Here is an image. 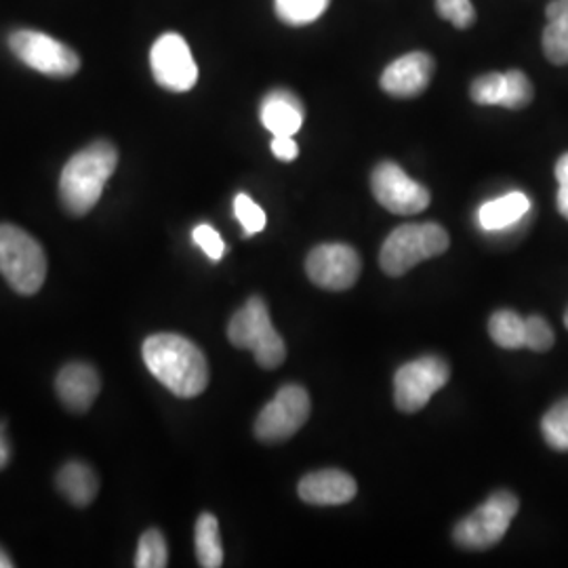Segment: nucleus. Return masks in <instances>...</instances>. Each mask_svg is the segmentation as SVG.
Wrapping results in <instances>:
<instances>
[{
    "label": "nucleus",
    "instance_id": "obj_25",
    "mask_svg": "<svg viewBox=\"0 0 568 568\" xmlns=\"http://www.w3.org/2000/svg\"><path fill=\"white\" fill-rule=\"evenodd\" d=\"M169 565V549L164 541L163 532L156 528L145 530L138 546L135 567L138 568H164Z\"/></svg>",
    "mask_w": 568,
    "mask_h": 568
},
{
    "label": "nucleus",
    "instance_id": "obj_32",
    "mask_svg": "<svg viewBox=\"0 0 568 568\" xmlns=\"http://www.w3.org/2000/svg\"><path fill=\"white\" fill-rule=\"evenodd\" d=\"M9 457H11V448H9V443L4 438V432H2V426H0V469L9 464Z\"/></svg>",
    "mask_w": 568,
    "mask_h": 568
},
{
    "label": "nucleus",
    "instance_id": "obj_10",
    "mask_svg": "<svg viewBox=\"0 0 568 568\" xmlns=\"http://www.w3.org/2000/svg\"><path fill=\"white\" fill-rule=\"evenodd\" d=\"M150 68L154 81L166 91L185 93L199 81V65L192 58L190 44L178 32H166L150 51Z\"/></svg>",
    "mask_w": 568,
    "mask_h": 568
},
{
    "label": "nucleus",
    "instance_id": "obj_28",
    "mask_svg": "<svg viewBox=\"0 0 568 568\" xmlns=\"http://www.w3.org/2000/svg\"><path fill=\"white\" fill-rule=\"evenodd\" d=\"M192 239H194L196 246L203 248L204 255H206L211 262H220V260L224 257V239H222V234H220L213 225H196L194 232H192Z\"/></svg>",
    "mask_w": 568,
    "mask_h": 568
},
{
    "label": "nucleus",
    "instance_id": "obj_31",
    "mask_svg": "<svg viewBox=\"0 0 568 568\" xmlns=\"http://www.w3.org/2000/svg\"><path fill=\"white\" fill-rule=\"evenodd\" d=\"M272 152H274V156H276L278 161L291 163V161L297 159L300 148H297L295 140L288 138V135H274V140H272Z\"/></svg>",
    "mask_w": 568,
    "mask_h": 568
},
{
    "label": "nucleus",
    "instance_id": "obj_21",
    "mask_svg": "<svg viewBox=\"0 0 568 568\" xmlns=\"http://www.w3.org/2000/svg\"><path fill=\"white\" fill-rule=\"evenodd\" d=\"M196 558L204 568H220L224 565V548L220 537V523L213 514L204 511L196 520Z\"/></svg>",
    "mask_w": 568,
    "mask_h": 568
},
{
    "label": "nucleus",
    "instance_id": "obj_22",
    "mask_svg": "<svg viewBox=\"0 0 568 568\" xmlns=\"http://www.w3.org/2000/svg\"><path fill=\"white\" fill-rule=\"evenodd\" d=\"M488 333L493 342L506 349L527 347V321L514 310H499L488 321Z\"/></svg>",
    "mask_w": 568,
    "mask_h": 568
},
{
    "label": "nucleus",
    "instance_id": "obj_18",
    "mask_svg": "<svg viewBox=\"0 0 568 568\" xmlns=\"http://www.w3.org/2000/svg\"><path fill=\"white\" fill-rule=\"evenodd\" d=\"M528 211H530V201L527 194L509 192L501 199L483 204L478 211V222L487 232H499L518 224Z\"/></svg>",
    "mask_w": 568,
    "mask_h": 568
},
{
    "label": "nucleus",
    "instance_id": "obj_17",
    "mask_svg": "<svg viewBox=\"0 0 568 568\" xmlns=\"http://www.w3.org/2000/svg\"><path fill=\"white\" fill-rule=\"evenodd\" d=\"M260 116L272 135L293 138L304 124L305 108L295 93L286 89H274L265 95Z\"/></svg>",
    "mask_w": 568,
    "mask_h": 568
},
{
    "label": "nucleus",
    "instance_id": "obj_14",
    "mask_svg": "<svg viewBox=\"0 0 568 568\" xmlns=\"http://www.w3.org/2000/svg\"><path fill=\"white\" fill-rule=\"evenodd\" d=\"M436 61L426 51H413L392 61L382 74V89L398 100L422 95L434 77Z\"/></svg>",
    "mask_w": 568,
    "mask_h": 568
},
{
    "label": "nucleus",
    "instance_id": "obj_6",
    "mask_svg": "<svg viewBox=\"0 0 568 568\" xmlns=\"http://www.w3.org/2000/svg\"><path fill=\"white\" fill-rule=\"evenodd\" d=\"M520 501L509 490H497L483 506L474 509L455 530L453 539L466 549L495 548L508 532L514 516L518 514Z\"/></svg>",
    "mask_w": 568,
    "mask_h": 568
},
{
    "label": "nucleus",
    "instance_id": "obj_2",
    "mask_svg": "<svg viewBox=\"0 0 568 568\" xmlns=\"http://www.w3.org/2000/svg\"><path fill=\"white\" fill-rule=\"evenodd\" d=\"M119 166V150L114 143L93 142L77 152L61 171L60 199L63 209L77 217L87 215L100 203L103 185Z\"/></svg>",
    "mask_w": 568,
    "mask_h": 568
},
{
    "label": "nucleus",
    "instance_id": "obj_23",
    "mask_svg": "<svg viewBox=\"0 0 568 568\" xmlns=\"http://www.w3.org/2000/svg\"><path fill=\"white\" fill-rule=\"evenodd\" d=\"M331 0H274L278 20L286 26H307L323 18Z\"/></svg>",
    "mask_w": 568,
    "mask_h": 568
},
{
    "label": "nucleus",
    "instance_id": "obj_11",
    "mask_svg": "<svg viewBox=\"0 0 568 568\" xmlns=\"http://www.w3.org/2000/svg\"><path fill=\"white\" fill-rule=\"evenodd\" d=\"M371 190L379 204L396 215H417L429 204L426 185L413 182L398 164L389 161L373 169Z\"/></svg>",
    "mask_w": 568,
    "mask_h": 568
},
{
    "label": "nucleus",
    "instance_id": "obj_29",
    "mask_svg": "<svg viewBox=\"0 0 568 568\" xmlns=\"http://www.w3.org/2000/svg\"><path fill=\"white\" fill-rule=\"evenodd\" d=\"M527 321V347L532 352H548L556 342L554 331L546 318L541 316H528Z\"/></svg>",
    "mask_w": 568,
    "mask_h": 568
},
{
    "label": "nucleus",
    "instance_id": "obj_12",
    "mask_svg": "<svg viewBox=\"0 0 568 568\" xmlns=\"http://www.w3.org/2000/svg\"><path fill=\"white\" fill-rule=\"evenodd\" d=\"M363 270L361 255L349 244L331 243L316 246L305 262L310 281L326 291L352 288Z\"/></svg>",
    "mask_w": 568,
    "mask_h": 568
},
{
    "label": "nucleus",
    "instance_id": "obj_4",
    "mask_svg": "<svg viewBox=\"0 0 568 568\" xmlns=\"http://www.w3.org/2000/svg\"><path fill=\"white\" fill-rule=\"evenodd\" d=\"M227 339L234 347L251 349L257 365L264 368H278L286 358V345L272 325L267 305L262 297H251L232 316L227 325Z\"/></svg>",
    "mask_w": 568,
    "mask_h": 568
},
{
    "label": "nucleus",
    "instance_id": "obj_1",
    "mask_svg": "<svg viewBox=\"0 0 568 568\" xmlns=\"http://www.w3.org/2000/svg\"><path fill=\"white\" fill-rule=\"evenodd\" d=\"M143 363L171 394L194 398L209 386V365L203 349L187 337L159 333L143 342Z\"/></svg>",
    "mask_w": 568,
    "mask_h": 568
},
{
    "label": "nucleus",
    "instance_id": "obj_3",
    "mask_svg": "<svg viewBox=\"0 0 568 568\" xmlns=\"http://www.w3.org/2000/svg\"><path fill=\"white\" fill-rule=\"evenodd\" d=\"M0 274L20 295H34L47 278L41 244L18 225L0 224Z\"/></svg>",
    "mask_w": 568,
    "mask_h": 568
},
{
    "label": "nucleus",
    "instance_id": "obj_19",
    "mask_svg": "<svg viewBox=\"0 0 568 568\" xmlns=\"http://www.w3.org/2000/svg\"><path fill=\"white\" fill-rule=\"evenodd\" d=\"M58 488L72 506L87 508L100 490V480L91 467L81 462H70L58 474Z\"/></svg>",
    "mask_w": 568,
    "mask_h": 568
},
{
    "label": "nucleus",
    "instance_id": "obj_30",
    "mask_svg": "<svg viewBox=\"0 0 568 568\" xmlns=\"http://www.w3.org/2000/svg\"><path fill=\"white\" fill-rule=\"evenodd\" d=\"M556 180H558V196H556V204L560 215L568 220V152L562 154L556 163Z\"/></svg>",
    "mask_w": 568,
    "mask_h": 568
},
{
    "label": "nucleus",
    "instance_id": "obj_33",
    "mask_svg": "<svg viewBox=\"0 0 568 568\" xmlns=\"http://www.w3.org/2000/svg\"><path fill=\"white\" fill-rule=\"evenodd\" d=\"M13 567V560L0 549V568H11Z\"/></svg>",
    "mask_w": 568,
    "mask_h": 568
},
{
    "label": "nucleus",
    "instance_id": "obj_5",
    "mask_svg": "<svg viewBox=\"0 0 568 568\" xmlns=\"http://www.w3.org/2000/svg\"><path fill=\"white\" fill-rule=\"evenodd\" d=\"M448 234L443 225L405 224L396 227L382 246L379 264L389 276H400L415 265L432 260L448 248Z\"/></svg>",
    "mask_w": 568,
    "mask_h": 568
},
{
    "label": "nucleus",
    "instance_id": "obj_26",
    "mask_svg": "<svg viewBox=\"0 0 568 568\" xmlns=\"http://www.w3.org/2000/svg\"><path fill=\"white\" fill-rule=\"evenodd\" d=\"M234 215L243 225L244 236H255L265 227L264 209L246 194H239L234 199Z\"/></svg>",
    "mask_w": 568,
    "mask_h": 568
},
{
    "label": "nucleus",
    "instance_id": "obj_8",
    "mask_svg": "<svg viewBox=\"0 0 568 568\" xmlns=\"http://www.w3.org/2000/svg\"><path fill=\"white\" fill-rule=\"evenodd\" d=\"M450 371L440 356H422L400 366L394 375V403L403 413H417L447 386Z\"/></svg>",
    "mask_w": 568,
    "mask_h": 568
},
{
    "label": "nucleus",
    "instance_id": "obj_16",
    "mask_svg": "<svg viewBox=\"0 0 568 568\" xmlns=\"http://www.w3.org/2000/svg\"><path fill=\"white\" fill-rule=\"evenodd\" d=\"M55 389L61 405L74 413H87L100 396L102 379L100 373L87 363L65 365L58 373Z\"/></svg>",
    "mask_w": 568,
    "mask_h": 568
},
{
    "label": "nucleus",
    "instance_id": "obj_20",
    "mask_svg": "<svg viewBox=\"0 0 568 568\" xmlns=\"http://www.w3.org/2000/svg\"><path fill=\"white\" fill-rule=\"evenodd\" d=\"M548 26L544 30V53L554 65L568 63V0H551L546 9Z\"/></svg>",
    "mask_w": 568,
    "mask_h": 568
},
{
    "label": "nucleus",
    "instance_id": "obj_27",
    "mask_svg": "<svg viewBox=\"0 0 568 568\" xmlns=\"http://www.w3.org/2000/svg\"><path fill=\"white\" fill-rule=\"evenodd\" d=\"M436 11L443 20L459 30H467L476 23V9L471 0H436Z\"/></svg>",
    "mask_w": 568,
    "mask_h": 568
},
{
    "label": "nucleus",
    "instance_id": "obj_34",
    "mask_svg": "<svg viewBox=\"0 0 568 568\" xmlns=\"http://www.w3.org/2000/svg\"><path fill=\"white\" fill-rule=\"evenodd\" d=\"M565 326H567V328H568V310H567V314H565Z\"/></svg>",
    "mask_w": 568,
    "mask_h": 568
},
{
    "label": "nucleus",
    "instance_id": "obj_9",
    "mask_svg": "<svg viewBox=\"0 0 568 568\" xmlns=\"http://www.w3.org/2000/svg\"><path fill=\"white\" fill-rule=\"evenodd\" d=\"M310 394L302 386H284L255 419V436L262 443H283L297 434L310 417Z\"/></svg>",
    "mask_w": 568,
    "mask_h": 568
},
{
    "label": "nucleus",
    "instance_id": "obj_7",
    "mask_svg": "<svg viewBox=\"0 0 568 568\" xmlns=\"http://www.w3.org/2000/svg\"><path fill=\"white\" fill-rule=\"evenodd\" d=\"M9 47L21 63L44 77L70 79L81 70V58L72 47L39 30H16Z\"/></svg>",
    "mask_w": 568,
    "mask_h": 568
},
{
    "label": "nucleus",
    "instance_id": "obj_13",
    "mask_svg": "<svg viewBox=\"0 0 568 568\" xmlns=\"http://www.w3.org/2000/svg\"><path fill=\"white\" fill-rule=\"evenodd\" d=\"M535 89L527 74L520 70L490 72L478 77L469 87V98L478 105H501L509 110H523L532 102Z\"/></svg>",
    "mask_w": 568,
    "mask_h": 568
},
{
    "label": "nucleus",
    "instance_id": "obj_15",
    "mask_svg": "<svg viewBox=\"0 0 568 568\" xmlns=\"http://www.w3.org/2000/svg\"><path fill=\"white\" fill-rule=\"evenodd\" d=\"M356 480L342 469L312 471L300 483V497L310 506H344L356 497Z\"/></svg>",
    "mask_w": 568,
    "mask_h": 568
},
{
    "label": "nucleus",
    "instance_id": "obj_24",
    "mask_svg": "<svg viewBox=\"0 0 568 568\" xmlns=\"http://www.w3.org/2000/svg\"><path fill=\"white\" fill-rule=\"evenodd\" d=\"M541 432L549 447L568 450V398L549 408L541 419Z\"/></svg>",
    "mask_w": 568,
    "mask_h": 568
}]
</instances>
